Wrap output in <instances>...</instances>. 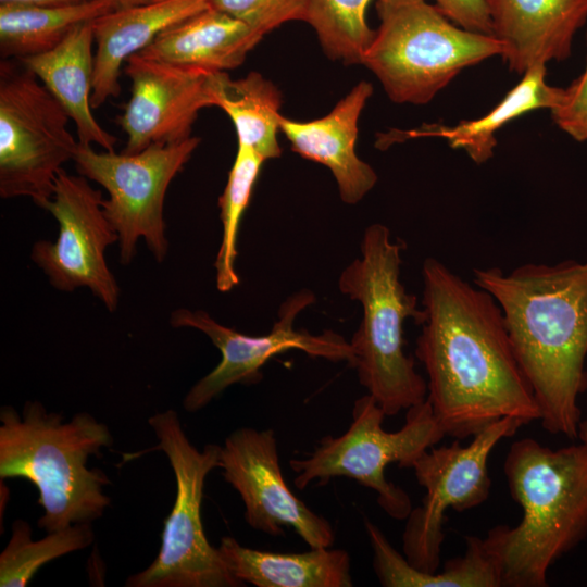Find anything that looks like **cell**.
I'll use <instances>...</instances> for the list:
<instances>
[{"instance_id":"3","label":"cell","mask_w":587,"mask_h":587,"mask_svg":"<svg viewBox=\"0 0 587 587\" xmlns=\"http://www.w3.org/2000/svg\"><path fill=\"white\" fill-rule=\"evenodd\" d=\"M503 472L523 516L491 528L485 546L503 587H546L550 566L587 537V444L553 450L516 440Z\"/></svg>"},{"instance_id":"24","label":"cell","mask_w":587,"mask_h":587,"mask_svg":"<svg viewBox=\"0 0 587 587\" xmlns=\"http://www.w3.org/2000/svg\"><path fill=\"white\" fill-rule=\"evenodd\" d=\"M215 107L232 120L238 145L252 148L265 161L280 155L277 134L282 95L272 82L257 72L239 79H232L222 72Z\"/></svg>"},{"instance_id":"4","label":"cell","mask_w":587,"mask_h":587,"mask_svg":"<svg viewBox=\"0 0 587 587\" xmlns=\"http://www.w3.org/2000/svg\"><path fill=\"white\" fill-rule=\"evenodd\" d=\"M0 422V478L26 479L37 488L43 509L38 527L50 533L102 516L111 504L103 491L110 479L87 462L113 444L104 423L87 412L63 422L37 400L26 401L22 415L2 407Z\"/></svg>"},{"instance_id":"17","label":"cell","mask_w":587,"mask_h":587,"mask_svg":"<svg viewBox=\"0 0 587 587\" xmlns=\"http://www.w3.org/2000/svg\"><path fill=\"white\" fill-rule=\"evenodd\" d=\"M372 93L373 86L361 80L320 118L304 122L280 115L278 121L294 152L332 172L347 204L361 201L377 182L373 167L355 151L359 117Z\"/></svg>"},{"instance_id":"9","label":"cell","mask_w":587,"mask_h":587,"mask_svg":"<svg viewBox=\"0 0 587 587\" xmlns=\"http://www.w3.org/2000/svg\"><path fill=\"white\" fill-rule=\"evenodd\" d=\"M385 417L371 395L358 398L352 408V421L344 434L325 436L307 458L289 461L297 474L295 486L302 490L313 482L326 484L336 477L354 479L376 492L377 503L386 514L407 520L413 509L411 499L401 487L387 480L385 470L391 463L412 469L415 461L446 435L427 399L407 410L405 422L399 430L386 432Z\"/></svg>"},{"instance_id":"2","label":"cell","mask_w":587,"mask_h":587,"mask_svg":"<svg viewBox=\"0 0 587 587\" xmlns=\"http://www.w3.org/2000/svg\"><path fill=\"white\" fill-rule=\"evenodd\" d=\"M473 283L500 305L516 360L552 435L578 438L587 389V261L474 268Z\"/></svg>"},{"instance_id":"23","label":"cell","mask_w":587,"mask_h":587,"mask_svg":"<svg viewBox=\"0 0 587 587\" xmlns=\"http://www.w3.org/2000/svg\"><path fill=\"white\" fill-rule=\"evenodd\" d=\"M108 0L71 4L0 3V54L21 60L57 47L77 25L113 11Z\"/></svg>"},{"instance_id":"26","label":"cell","mask_w":587,"mask_h":587,"mask_svg":"<svg viewBox=\"0 0 587 587\" xmlns=\"http://www.w3.org/2000/svg\"><path fill=\"white\" fill-rule=\"evenodd\" d=\"M265 160L252 148L238 145L225 188L218 199L222 239L214 262L216 288L230 291L239 284L235 268L237 237L242 215Z\"/></svg>"},{"instance_id":"10","label":"cell","mask_w":587,"mask_h":587,"mask_svg":"<svg viewBox=\"0 0 587 587\" xmlns=\"http://www.w3.org/2000/svg\"><path fill=\"white\" fill-rule=\"evenodd\" d=\"M70 120L34 73L23 64L1 63V198L26 197L39 208L51 199L59 171L78 146Z\"/></svg>"},{"instance_id":"21","label":"cell","mask_w":587,"mask_h":587,"mask_svg":"<svg viewBox=\"0 0 587 587\" xmlns=\"http://www.w3.org/2000/svg\"><path fill=\"white\" fill-rule=\"evenodd\" d=\"M546 75V65L532 67L496 107L479 118L462 121L454 126L430 124L409 130L391 129L378 137L376 146L386 149L408 139L437 137L446 139L453 149L464 150L475 163L483 164L494 155L496 133L505 124L527 112L551 111L558 105L563 88L549 85Z\"/></svg>"},{"instance_id":"30","label":"cell","mask_w":587,"mask_h":587,"mask_svg":"<svg viewBox=\"0 0 587 587\" xmlns=\"http://www.w3.org/2000/svg\"><path fill=\"white\" fill-rule=\"evenodd\" d=\"M438 10L458 26L491 35L486 0H432Z\"/></svg>"},{"instance_id":"31","label":"cell","mask_w":587,"mask_h":587,"mask_svg":"<svg viewBox=\"0 0 587 587\" xmlns=\"http://www.w3.org/2000/svg\"><path fill=\"white\" fill-rule=\"evenodd\" d=\"M108 1L113 5L114 10H118V9H128V8L152 4V3L161 2L164 0H108Z\"/></svg>"},{"instance_id":"28","label":"cell","mask_w":587,"mask_h":587,"mask_svg":"<svg viewBox=\"0 0 587 587\" xmlns=\"http://www.w3.org/2000/svg\"><path fill=\"white\" fill-rule=\"evenodd\" d=\"M310 0H210V7L247 24L264 37L288 22H307Z\"/></svg>"},{"instance_id":"16","label":"cell","mask_w":587,"mask_h":587,"mask_svg":"<svg viewBox=\"0 0 587 587\" xmlns=\"http://www.w3.org/2000/svg\"><path fill=\"white\" fill-rule=\"evenodd\" d=\"M491 35L502 45L509 68L523 75L571 55L587 22V0H486Z\"/></svg>"},{"instance_id":"25","label":"cell","mask_w":587,"mask_h":587,"mask_svg":"<svg viewBox=\"0 0 587 587\" xmlns=\"http://www.w3.org/2000/svg\"><path fill=\"white\" fill-rule=\"evenodd\" d=\"M24 520L12 524L10 540L0 554V586L25 587L48 562L90 546L95 539L91 523H77L50 532L34 540Z\"/></svg>"},{"instance_id":"1","label":"cell","mask_w":587,"mask_h":587,"mask_svg":"<svg viewBox=\"0 0 587 587\" xmlns=\"http://www.w3.org/2000/svg\"><path fill=\"white\" fill-rule=\"evenodd\" d=\"M415 357L427 373V400L446 436L473 437L503 417L540 420L514 354L502 310L436 258L422 266Z\"/></svg>"},{"instance_id":"13","label":"cell","mask_w":587,"mask_h":587,"mask_svg":"<svg viewBox=\"0 0 587 587\" xmlns=\"http://www.w3.org/2000/svg\"><path fill=\"white\" fill-rule=\"evenodd\" d=\"M102 201V192L91 187L88 178L60 170L52 197L41 208L58 222V237L36 241L30 259L55 289L71 292L87 288L113 312L121 290L105 250L118 236L104 215Z\"/></svg>"},{"instance_id":"27","label":"cell","mask_w":587,"mask_h":587,"mask_svg":"<svg viewBox=\"0 0 587 587\" xmlns=\"http://www.w3.org/2000/svg\"><path fill=\"white\" fill-rule=\"evenodd\" d=\"M373 0H310L307 22L324 53L346 65L361 64L374 30L366 21Z\"/></svg>"},{"instance_id":"33","label":"cell","mask_w":587,"mask_h":587,"mask_svg":"<svg viewBox=\"0 0 587 587\" xmlns=\"http://www.w3.org/2000/svg\"><path fill=\"white\" fill-rule=\"evenodd\" d=\"M578 438L582 442L587 444V414L579 423Z\"/></svg>"},{"instance_id":"7","label":"cell","mask_w":587,"mask_h":587,"mask_svg":"<svg viewBox=\"0 0 587 587\" xmlns=\"http://www.w3.org/2000/svg\"><path fill=\"white\" fill-rule=\"evenodd\" d=\"M379 21L361 64L396 103L425 104L463 70L502 55L492 35L464 29L428 0H376Z\"/></svg>"},{"instance_id":"6","label":"cell","mask_w":587,"mask_h":587,"mask_svg":"<svg viewBox=\"0 0 587 587\" xmlns=\"http://www.w3.org/2000/svg\"><path fill=\"white\" fill-rule=\"evenodd\" d=\"M525 425L516 417H503L473 436L463 447H432L413 464L417 483L425 489L421 505L412 509L402 534V549L408 562L427 576V587H498L500 577L483 540L465 539L462 557L440 564L445 539L446 511L470 510L484 503L490 492L488 459L494 448Z\"/></svg>"},{"instance_id":"20","label":"cell","mask_w":587,"mask_h":587,"mask_svg":"<svg viewBox=\"0 0 587 587\" xmlns=\"http://www.w3.org/2000/svg\"><path fill=\"white\" fill-rule=\"evenodd\" d=\"M263 36L216 9H205L165 29L138 54L210 72L240 66Z\"/></svg>"},{"instance_id":"22","label":"cell","mask_w":587,"mask_h":587,"mask_svg":"<svg viewBox=\"0 0 587 587\" xmlns=\"http://www.w3.org/2000/svg\"><path fill=\"white\" fill-rule=\"evenodd\" d=\"M232 574L255 587H351V560L344 549L311 548L278 553L245 547L224 536L217 547Z\"/></svg>"},{"instance_id":"18","label":"cell","mask_w":587,"mask_h":587,"mask_svg":"<svg viewBox=\"0 0 587 587\" xmlns=\"http://www.w3.org/2000/svg\"><path fill=\"white\" fill-rule=\"evenodd\" d=\"M209 8L210 0H164L113 10L96 18L92 109L121 93V67L129 57L148 47L165 29Z\"/></svg>"},{"instance_id":"32","label":"cell","mask_w":587,"mask_h":587,"mask_svg":"<svg viewBox=\"0 0 587 587\" xmlns=\"http://www.w3.org/2000/svg\"><path fill=\"white\" fill-rule=\"evenodd\" d=\"M82 1H85V0H0V3L13 2V3L53 5V4H71V3L82 2Z\"/></svg>"},{"instance_id":"14","label":"cell","mask_w":587,"mask_h":587,"mask_svg":"<svg viewBox=\"0 0 587 587\" xmlns=\"http://www.w3.org/2000/svg\"><path fill=\"white\" fill-rule=\"evenodd\" d=\"M220 469L240 495L250 527L271 536H280L283 527H291L310 548L333 547L330 523L286 484L273 429L240 427L230 433L221 446Z\"/></svg>"},{"instance_id":"29","label":"cell","mask_w":587,"mask_h":587,"mask_svg":"<svg viewBox=\"0 0 587 587\" xmlns=\"http://www.w3.org/2000/svg\"><path fill=\"white\" fill-rule=\"evenodd\" d=\"M587 42V34H586ZM557 126L579 142H587V59L582 74L567 87L551 110Z\"/></svg>"},{"instance_id":"12","label":"cell","mask_w":587,"mask_h":587,"mask_svg":"<svg viewBox=\"0 0 587 587\" xmlns=\"http://www.w3.org/2000/svg\"><path fill=\"white\" fill-rule=\"evenodd\" d=\"M315 301L314 294L301 289L290 295L279 307L277 321L267 334L251 336L225 326L207 311L179 308L170 315V324L200 330L221 352L217 365L200 378L186 394L183 405L197 412L217 398L228 387L261 382L262 366L273 357L289 350H299L312 358L332 362H347L352 366L354 355L350 342L340 334L326 329L312 334L297 329L295 322L300 312Z\"/></svg>"},{"instance_id":"8","label":"cell","mask_w":587,"mask_h":587,"mask_svg":"<svg viewBox=\"0 0 587 587\" xmlns=\"http://www.w3.org/2000/svg\"><path fill=\"white\" fill-rule=\"evenodd\" d=\"M175 476L176 495L164 520L161 546L151 564L130 575L127 587H242L224 562L218 548L204 533L201 504L208 474L221 466V446L207 444L201 450L185 434L175 410L155 413L148 420Z\"/></svg>"},{"instance_id":"5","label":"cell","mask_w":587,"mask_h":587,"mask_svg":"<svg viewBox=\"0 0 587 587\" xmlns=\"http://www.w3.org/2000/svg\"><path fill=\"white\" fill-rule=\"evenodd\" d=\"M403 240H392L384 224L367 226L360 257L340 273L338 288L362 308V319L350 346L360 384L386 416L398 414L427 399V382L404 352L403 325L408 319L421 325L425 313L415 295L400 280Z\"/></svg>"},{"instance_id":"19","label":"cell","mask_w":587,"mask_h":587,"mask_svg":"<svg viewBox=\"0 0 587 587\" xmlns=\"http://www.w3.org/2000/svg\"><path fill=\"white\" fill-rule=\"evenodd\" d=\"M92 22L77 25L53 49L18 61L64 108L75 123L79 143H96L105 151H114L116 138L101 127L91 112L95 71Z\"/></svg>"},{"instance_id":"15","label":"cell","mask_w":587,"mask_h":587,"mask_svg":"<svg viewBox=\"0 0 587 587\" xmlns=\"http://www.w3.org/2000/svg\"><path fill=\"white\" fill-rule=\"evenodd\" d=\"M125 64L132 95L117 118L127 136L125 153L189 138L199 112L215 105L222 72L179 66L138 53Z\"/></svg>"},{"instance_id":"11","label":"cell","mask_w":587,"mask_h":587,"mask_svg":"<svg viewBox=\"0 0 587 587\" xmlns=\"http://www.w3.org/2000/svg\"><path fill=\"white\" fill-rule=\"evenodd\" d=\"M200 138L154 143L136 153L98 152L78 142L73 161L79 175L103 187L105 217L118 236L120 260L128 264L143 238L149 251L162 262L168 250L164 200L173 178L184 168Z\"/></svg>"}]
</instances>
